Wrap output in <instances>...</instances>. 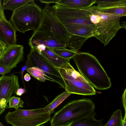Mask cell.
Returning <instances> with one entry per match:
<instances>
[{
	"instance_id": "obj_5",
	"label": "cell",
	"mask_w": 126,
	"mask_h": 126,
	"mask_svg": "<svg viewBox=\"0 0 126 126\" xmlns=\"http://www.w3.org/2000/svg\"><path fill=\"white\" fill-rule=\"evenodd\" d=\"M42 16V9L34 1L13 12L9 21L16 31L25 33L29 31L36 30Z\"/></svg>"
},
{
	"instance_id": "obj_36",
	"label": "cell",
	"mask_w": 126,
	"mask_h": 126,
	"mask_svg": "<svg viewBox=\"0 0 126 126\" xmlns=\"http://www.w3.org/2000/svg\"><path fill=\"white\" fill-rule=\"evenodd\" d=\"M0 126H5L3 124L0 122Z\"/></svg>"
},
{
	"instance_id": "obj_27",
	"label": "cell",
	"mask_w": 126,
	"mask_h": 126,
	"mask_svg": "<svg viewBox=\"0 0 126 126\" xmlns=\"http://www.w3.org/2000/svg\"><path fill=\"white\" fill-rule=\"evenodd\" d=\"M11 71L8 70L5 67L0 65V75L3 76L6 74L10 72Z\"/></svg>"
},
{
	"instance_id": "obj_3",
	"label": "cell",
	"mask_w": 126,
	"mask_h": 126,
	"mask_svg": "<svg viewBox=\"0 0 126 126\" xmlns=\"http://www.w3.org/2000/svg\"><path fill=\"white\" fill-rule=\"evenodd\" d=\"M94 103L88 98L71 101L56 112L50 120L51 126H65L83 118L95 116Z\"/></svg>"
},
{
	"instance_id": "obj_21",
	"label": "cell",
	"mask_w": 126,
	"mask_h": 126,
	"mask_svg": "<svg viewBox=\"0 0 126 126\" xmlns=\"http://www.w3.org/2000/svg\"><path fill=\"white\" fill-rule=\"evenodd\" d=\"M26 70L32 76L41 82H45L47 80L54 82L53 80L47 78L43 71L40 68L36 67L27 68Z\"/></svg>"
},
{
	"instance_id": "obj_12",
	"label": "cell",
	"mask_w": 126,
	"mask_h": 126,
	"mask_svg": "<svg viewBox=\"0 0 126 126\" xmlns=\"http://www.w3.org/2000/svg\"><path fill=\"white\" fill-rule=\"evenodd\" d=\"M23 46L20 45L8 46L0 56V65L11 71L24 59Z\"/></svg>"
},
{
	"instance_id": "obj_34",
	"label": "cell",
	"mask_w": 126,
	"mask_h": 126,
	"mask_svg": "<svg viewBox=\"0 0 126 126\" xmlns=\"http://www.w3.org/2000/svg\"><path fill=\"white\" fill-rule=\"evenodd\" d=\"M0 41L1 42H3V43H4L5 44L7 45L6 44V43L4 39H3L2 36L1 35L0 33Z\"/></svg>"
},
{
	"instance_id": "obj_33",
	"label": "cell",
	"mask_w": 126,
	"mask_h": 126,
	"mask_svg": "<svg viewBox=\"0 0 126 126\" xmlns=\"http://www.w3.org/2000/svg\"><path fill=\"white\" fill-rule=\"evenodd\" d=\"M124 117L123 118L122 121L123 126H126V112H125Z\"/></svg>"
},
{
	"instance_id": "obj_11",
	"label": "cell",
	"mask_w": 126,
	"mask_h": 126,
	"mask_svg": "<svg viewBox=\"0 0 126 126\" xmlns=\"http://www.w3.org/2000/svg\"><path fill=\"white\" fill-rule=\"evenodd\" d=\"M20 88L18 77L16 75L0 77V115L7 108V104L13 94Z\"/></svg>"
},
{
	"instance_id": "obj_28",
	"label": "cell",
	"mask_w": 126,
	"mask_h": 126,
	"mask_svg": "<svg viewBox=\"0 0 126 126\" xmlns=\"http://www.w3.org/2000/svg\"><path fill=\"white\" fill-rule=\"evenodd\" d=\"M59 0H40V2L42 3H44L49 4L53 3H56Z\"/></svg>"
},
{
	"instance_id": "obj_31",
	"label": "cell",
	"mask_w": 126,
	"mask_h": 126,
	"mask_svg": "<svg viewBox=\"0 0 126 126\" xmlns=\"http://www.w3.org/2000/svg\"><path fill=\"white\" fill-rule=\"evenodd\" d=\"M7 46L6 44L0 41V52H2Z\"/></svg>"
},
{
	"instance_id": "obj_17",
	"label": "cell",
	"mask_w": 126,
	"mask_h": 126,
	"mask_svg": "<svg viewBox=\"0 0 126 126\" xmlns=\"http://www.w3.org/2000/svg\"><path fill=\"white\" fill-rule=\"evenodd\" d=\"M34 1V0H4L2 4L3 9L14 12L19 8Z\"/></svg>"
},
{
	"instance_id": "obj_29",
	"label": "cell",
	"mask_w": 126,
	"mask_h": 126,
	"mask_svg": "<svg viewBox=\"0 0 126 126\" xmlns=\"http://www.w3.org/2000/svg\"><path fill=\"white\" fill-rule=\"evenodd\" d=\"M126 89H125L124 91L122 97V103L123 106L125 109V112H126Z\"/></svg>"
},
{
	"instance_id": "obj_39",
	"label": "cell",
	"mask_w": 126,
	"mask_h": 126,
	"mask_svg": "<svg viewBox=\"0 0 126 126\" xmlns=\"http://www.w3.org/2000/svg\"></svg>"
},
{
	"instance_id": "obj_15",
	"label": "cell",
	"mask_w": 126,
	"mask_h": 126,
	"mask_svg": "<svg viewBox=\"0 0 126 126\" xmlns=\"http://www.w3.org/2000/svg\"><path fill=\"white\" fill-rule=\"evenodd\" d=\"M96 0H59L55 4L69 7L82 9L91 6Z\"/></svg>"
},
{
	"instance_id": "obj_30",
	"label": "cell",
	"mask_w": 126,
	"mask_h": 126,
	"mask_svg": "<svg viewBox=\"0 0 126 126\" xmlns=\"http://www.w3.org/2000/svg\"><path fill=\"white\" fill-rule=\"evenodd\" d=\"M26 92L25 89L19 88L17 90L16 94V95L20 96Z\"/></svg>"
},
{
	"instance_id": "obj_13",
	"label": "cell",
	"mask_w": 126,
	"mask_h": 126,
	"mask_svg": "<svg viewBox=\"0 0 126 126\" xmlns=\"http://www.w3.org/2000/svg\"><path fill=\"white\" fill-rule=\"evenodd\" d=\"M16 30L9 21L0 20V33L7 46L16 44L17 41Z\"/></svg>"
},
{
	"instance_id": "obj_26",
	"label": "cell",
	"mask_w": 126,
	"mask_h": 126,
	"mask_svg": "<svg viewBox=\"0 0 126 126\" xmlns=\"http://www.w3.org/2000/svg\"><path fill=\"white\" fill-rule=\"evenodd\" d=\"M2 1V0H0V19L1 20H6L7 19L5 16L1 4Z\"/></svg>"
},
{
	"instance_id": "obj_6",
	"label": "cell",
	"mask_w": 126,
	"mask_h": 126,
	"mask_svg": "<svg viewBox=\"0 0 126 126\" xmlns=\"http://www.w3.org/2000/svg\"><path fill=\"white\" fill-rule=\"evenodd\" d=\"M50 115L43 108L31 110L18 108L8 112L5 119L12 126H40L50 121Z\"/></svg>"
},
{
	"instance_id": "obj_10",
	"label": "cell",
	"mask_w": 126,
	"mask_h": 126,
	"mask_svg": "<svg viewBox=\"0 0 126 126\" xmlns=\"http://www.w3.org/2000/svg\"><path fill=\"white\" fill-rule=\"evenodd\" d=\"M27 57L32 67L41 69L47 78L56 82L65 89V83L58 70L40 52L31 48Z\"/></svg>"
},
{
	"instance_id": "obj_38",
	"label": "cell",
	"mask_w": 126,
	"mask_h": 126,
	"mask_svg": "<svg viewBox=\"0 0 126 126\" xmlns=\"http://www.w3.org/2000/svg\"><path fill=\"white\" fill-rule=\"evenodd\" d=\"M40 126H45L44 125H42Z\"/></svg>"
},
{
	"instance_id": "obj_16",
	"label": "cell",
	"mask_w": 126,
	"mask_h": 126,
	"mask_svg": "<svg viewBox=\"0 0 126 126\" xmlns=\"http://www.w3.org/2000/svg\"><path fill=\"white\" fill-rule=\"evenodd\" d=\"M103 119L97 120L92 116L73 121L65 126H103Z\"/></svg>"
},
{
	"instance_id": "obj_19",
	"label": "cell",
	"mask_w": 126,
	"mask_h": 126,
	"mask_svg": "<svg viewBox=\"0 0 126 126\" xmlns=\"http://www.w3.org/2000/svg\"><path fill=\"white\" fill-rule=\"evenodd\" d=\"M71 94L66 91L56 96L52 102L43 108L51 115L55 109Z\"/></svg>"
},
{
	"instance_id": "obj_4",
	"label": "cell",
	"mask_w": 126,
	"mask_h": 126,
	"mask_svg": "<svg viewBox=\"0 0 126 126\" xmlns=\"http://www.w3.org/2000/svg\"><path fill=\"white\" fill-rule=\"evenodd\" d=\"M82 9L91 14L90 21L95 26L97 34L95 37L106 46L121 28L120 21L122 17L101 13L94 5Z\"/></svg>"
},
{
	"instance_id": "obj_22",
	"label": "cell",
	"mask_w": 126,
	"mask_h": 126,
	"mask_svg": "<svg viewBox=\"0 0 126 126\" xmlns=\"http://www.w3.org/2000/svg\"><path fill=\"white\" fill-rule=\"evenodd\" d=\"M97 9L98 10L101 12L107 14L119 16L121 17L126 16V6L107 8Z\"/></svg>"
},
{
	"instance_id": "obj_20",
	"label": "cell",
	"mask_w": 126,
	"mask_h": 126,
	"mask_svg": "<svg viewBox=\"0 0 126 126\" xmlns=\"http://www.w3.org/2000/svg\"><path fill=\"white\" fill-rule=\"evenodd\" d=\"M122 110L118 109L113 112L110 119L103 126H123Z\"/></svg>"
},
{
	"instance_id": "obj_35",
	"label": "cell",
	"mask_w": 126,
	"mask_h": 126,
	"mask_svg": "<svg viewBox=\"0 0 126 126\" xmlns=\"http://www.w3.org/2000/svg\"><path fill=\"white\" fill-rule=\"evenodd\" d=\"M123 22V24H122L121 25V28L126 29V22Z\"/></svg>"
},
{
	"instance_id": "obj_7",
	"label": "cell",
	"mask_w": 126,
	"mask_h": 126,
	"mask_svg": "<svg viewBox=\"0 0 126 126\" xmlns=\"http://www.w3.org/2000/svg\"><path fill=\"white\" fill-rule=\"evenodd\" d=\"M56 68L64 81L65 91L71 94L85 95L96 94L95 91L93 86L71 65L68 68Z\"/></svg>"
},
{
	"instance_id": "obj_24",
	"label": "cell",
	"mask_w": 126,
	"mask_h": 126,
	"mask_svg": "<svg viewBox=\"0 0 126 126\" xmlns=\"http://www.w3.org/2000/svg\"><path fill=\"white\" fill-rule=\"evenodd\" d=\"M7 108H14L16 110L19 108L23 107L24 102L20 97L13 96L9 100Z\"/></svg>"
},
{
	"instance_id": "obj_2",
	"label": "cell",
	"mask_w": 126,
	"mask_h": 126,
	"mask_svg": "<svg viewBox=\"0 0 126 126\" xmlns=\"http://www.w3.org/2000/svg\"><path fill=\"white\" fill-rule=\"evenodd\" d=\"M72 59L81 75L95 88L100 90L110 88V78L94 56L88 53L78 52Z\"/></svg>"
},
{
	"instance_id": "obj_14",
	"label": "cell",
	"mask_w": 126,
	"mask_h": 126,
	"mask_svg": "<svg viewBox=\"0 0 126 126\" xmlns=\"http://www.w3.org/2000/svg\"><path fill=\"white\" fill-rule=\"evenodd\" d=\"M40 53L56 67L68 68L71 65L69 63L70 60L61 57L49 48L46 47Z\"/></svg>"
},
{
	"instance_id": "obj_32",
	"label": "cell",
	"mask_w": 126,
	"mask_h": 126,
	"mask_svg": "<svg viewBox=\"0 0 126 126\" xmlns=\"http://www.w3.org/2000/svg\"><path fill=\"white\" fill-rule=\"evenodd\" d=\"M31 78L30 75L27 73L24 77V79L25 81L28 82L31 79Z\"/></svg>"
},
{
	"instance_id": "obj_8",
	"label": "cell",
	"mask_w": 126,
	"mask_h": 126,
	"mask_svg": "<svg viewBox=\"0 0 126 126\" xmlns=\"http://www.w3.org/2000/svg\"><path fill=\"white\" fill-rule=\"evenodd\" d=\"M52 7L58 18L63 25L68 24L94 25L90 21L91 14L87 10L56 4Z\"/></svg>"
},
{
	"instance_id": "obj_25",
	"label": "cell",
	"mask_w": 126,
	"mask_h": 126,
	"mask_svg": "<svg viewBox=\"0 0 126 126\" xmlns=\"http://www.w3.org/2000/svg\"><path fill=\"white\" fill-rule=\"evenodd\" d=\"M32 67V66L29 60L28 59H27V60L26 62L25 65L24 66L22 67L21 70L18 72L15 73H19L21 75V77L23 81L24 89H25L26 91L27 90L24 79V73L27 68H30Z\"/></svg>"
},
{
	"instance_id": "obj_1",
	"label": "cell",
	"mask_w": 126,
	"mask_h": 126,
	"mask_svg": "<svg viewBox=\"0 0 126 126\" xmlns=\"http://www.w3.org/2000/svg\"><path fill=\"white\" fill-rule=\"evenodd\" d=\"M67 37V32L54 10L49 4H46L42 9L40 25L30 38L29 44L31 48L40 52L46 47L66 48Z\"/></svg>"
},
{
	"instance_id": "obj_18",
	"label": "cell",
	"mask_w": 126,
	"mask_h": 126,
	"mask_svg": "<svg viewBox=\"0 0 126 126\" xmlns=\"http://www.w3.org/2000/svg\"><path fill=\"white\" fill-rule=\"evenodd\" d=\"M97 8L98 9L126 6V0H96Z\"/></svg>"
},
{
	"instance_id": "obj_9",
	"label": "cell",
	"mask_w": 126,
	"mask_h": 126,
	"mask_svg": "<svg viewBox=\"0 0 126 126\" xmlns=\"http://www.w3.org/2000/svg\"><path fill=\"white\" fill-rule=\"evenodd\" d=\"M63 26L68 33L67 43L76 50H80L88 39L97 35L94 25L68 24Z\"/></svg>"
},
{
	"instance_id": "obj_37",
	"label": "cell",
	"mask_w": 126,
	"mask_h": 126,
	"mask_svg": "<svg viewBox=\"0 0 126 126\" xmlns=\"http://www.w3.org/2000/svg\"><path fill=\"white\" fill-rule=\"evenodd\" d=\"M2 52H0V55H1Z\"/></svg>"
},
{
	"instance_id": "obj_23",
	"label": "cell",
	"mask_w": 126,
	"mask_h": 126,
	"mask_svg": "<svg viewBox=\"0 0 126 126\" xmlns=\"http://www.w3.org/2000/svg\"><path fill=\"white\" fill-rule=\"evenodd\" d=\"M50 48L57 55L66 59H72L79 52L66 48Z\"/></svg>"
}]
</instances>
